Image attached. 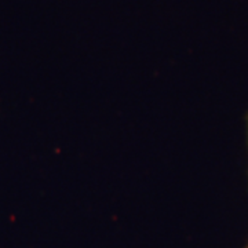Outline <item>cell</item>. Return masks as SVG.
Here are the masks:
<instances>
[{"label": "cell", "instance_id": "6da1fadb", "mask_svg": "<svg viewBox=\"0 0 248 248\" xmlns=\"http://www.w3.org/2000/svg\"><path fill=\"white\" fill-rule=\"evenodd\" d=\"M247 138H248V115H247Z\"/></svg>", "mask_w": 248, "mask_h": 248}, {"label": "cell", "instance_id": "7a4b0ae2", "mask_svg": "<svg viewBox=\"0 0 248 248\" xmlns=\"http://www.w3.org/2000/svg\"><path fill=\"white\" fill-rule=\"evenodd\" d=\"M246 248H248V244H247V247H246Z\"/></svg>", "mask_w": 248, "mask_h": 248}]
</instances>
